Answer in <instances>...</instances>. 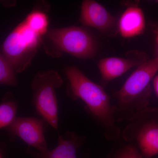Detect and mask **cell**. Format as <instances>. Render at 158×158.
I'll return each instance as SVG.
<instances>
[{
    "instance_id": "12",
    "label": "cell",
    "mask_w": 158,
    "mask_h": 158,
    "mask_svg": "<svg viewBox=\"0 0 158 158\" xmlns=\"http://www.w3.org/2000/svg\"><path fill=\"white\" fill-rule=\"evenodd\" d=\"M17 102L10 94H6L0 104V129L6 128L15 120Z\"/></svg>"
},
{
    "instance_id": "15",
    "label": "cell",
    "mask_w": 158,
    "mask_h": 158,
    "mask_svg": "<svg viewBox=\"0 0 158 158\" xmlns=\"http://www.w3.org/2000/svg\"><path fill=\"white\" fill-rule=\"evenodd\" d=\"M116 158H143L135 148L127 146L120 151Z\"/></svg>"
},
{
    "instance_id": "9",
    "label": "cell",
    "mask_w": 158,
    "mask_h": 158,
    "mask_svg": "<svg viewBox=\"0 0 158 158\" xmlns=\"http://www.w3.org/2000/svg\"><path fill=\"white\" fill-rule=\"evenodd\" d=\"M145 61L137 58L108 57L100 60L98 66L103 80L110 81L121 76L133 67L139 66Z\"/></svg>"
},
{
    "instance_id": "18",
    "label": "cell",
    "mask_w": 158,
    "mask_h": 158,
    "mask_svg": "<svg viewBox=\"0 0 158 158\" xmlns=\"http://www.w3.org/2000/svg\"><path fill=\"white\" fill-rule=\"evenodd\" d=\"M0 158H3L2 156V154H1V152H0Z\"/></svg>"
},
{
    "instance_id": "3",
    "label": "cell",
    "mask_w": 158,
    "mask_h": 158,
    "mask_svg": "<svg viewBox=\"0 0 158 158\" xmlns=\"http://www.w3.org/2000/svg\"><path fill=\"white\" fill-rule=\"evenodd\" d=\"M62 83L59 74L53 70L38 72L31 83L33 103L37 113L56 129L58 127V106L56 89Z\"/></svg>"
},
{
    "instance_id": "7",
    "label": "cell",
    "mask_w": 158,
    "mask_h": 158,
    "mask_svg": "<svg viewBox=\"0 0 158 158\" xmlns=\"http://www.w3.org/2000/svg\"><path fill=\"white\" fill-rule=\"evenodd\" d=\"M81 22L104 33L111 32L116 25V17L95 1H83L81 7Z\"/></svg>"
},
{
    "instance_id": "1",
    "label": "cell",
    "mask_w": 158,
    "mask_h": 158,
    "mask_svg": "<svg viewBox=\"0 0 158 158\" xmlns=\"http://www.w3.org/2000/svg\"><path fill=\"white\" fill-rule=\"evenodd\" d=\"M69 80L68 93L75 99L80 98L90 113L106 127L117 131L114 124L115 108L101 86L88 78L79 69L70 66L65 69Z\"/></svg>"
},
{
    "instance_id": "10",
    "label": "cell",
    "mask_w": 158,
    "mask_h": 158,
    "mask_svg": "<svg viewBox=\"0 0 158 158\" xmlns=\"http://www.w3.org/2000/svg\"><path fill=\"white\" fill-rule=\"evenodd\" d=\"M145 27L144 13L137 6H131L126 9L118 21V31L124 38H131L142 34Z\"/></svg>"
},
{
    "instance_id": "4",
    "label": "cell",
    "mask_w": 158,
    "mask_h": 158,
    "mask_svg": "<svg viewBox=\"0 0 158 158\" xmlns=\"http://www.w3.org/2000/svg\"><path fill=\"white\" fill-rule=\"evenodd\" d=\"M158 71V57L145 61L138 66L116 94L119 105L124 109L141 110V100Z\"/></svg>"
},
{
    "instance_id": "2",
    "label": "cell",
    "mask_w": 158,
    "mask_h": 158,
    "mask_svg": "<svg viewBox=\"0 0 158 158\" xmlns=\"http://www.w3.org/2000/svg\"><path fill=\"white\" fill-rule=\"evenodd\" d=\"M41 37L24 20L6 37L3 43L2 54L15 73L22 71L31 63Z\"/></svg>"
},
{
    "instance_id": "11",
    "label": "cell",
    "mask_w": 158,
    "mask_h": 158,
    "mask_svg": "<svg viewBox=\"0 0 158 158\" xmlns=\"http://www.w3.org/2000/svg\"><path fill=\"white\" fill-rule=\"evenodd\" d=\"M135 137L142 155L151 158L158 154V122L154 120L142 125Z\"/></svg>"
},
{
    "instance_id": "8",
    "label": "cell",
    "mask_w": 158,
    "mask_h": 158,
    "mask_svg": "<svg viewBox=\"0 0 158 158\" xmlns=\"http://www.w3.org/2000/svg\"><path fill=\"white\" fill-rule=\"evenodd\" d=\"M84 138L71 132L59 136L56 147L43 152H36L28 149L27 152L36 158H78L77 152L84 142Z\"/></svg>"
},
{
    "instance_id": "14",
    "label": "cell",
    "mask_w": 158,
    "mask_h": 158,
    "mask_svg": "<svg viewBox=\"0 0 158 158\" xmlns=\"http://www.w3.org/2000/svg\"><path fill=\"white\" fill-rule=\"evenodd\" d=\"M15 74L4 55L0 52V84L15 86L17 80Z\"/></svg>"
},
{
    "instance_id": "6",
    "label": "cell",
    "mask_w": 158,
    "mask_h": 158,
    "mask_svg": "<svg viewBox=\"0 0 158 158\" xmlns=\"http://www.w3.org/2000/svg\"><path fill=\"white\" fill-rule=\"evenodd\" d=\"M6 129L11 135L19 137L39 152L47 150L44 135V125L42 119L34 117L16 118Z\"/></svg>"
},
{
    "instance_id": "17",
    "label": "cell",
    "mask_w": 158,
    "mask_h": 158,
    "mask_svg": "<svg viewBox=\"0 0 158 158\" xmlns=\"http://www.w3.org/2000/svg\"><path fill=\"white\" fill-rule=\"evenodd\" d=\"M156 34H157V36H156L157 41L158 44V28L157 29V30Z\"/></svg>"
},
{
    "instance_id": "5",
    "label": "cell",
    "mask_w": 158,
    "mask_h": 158,
    "mask_svg": "<svg viewBox=\"0 0 158 158\" xmlns=\"http://www.w3.org/2000/svg\"><path fill=\"white\" fill-rule=\"evenodd\" d=\"M48 37L59 50L81 59L93 58L96 52L94 38L83 28L70 27L52 29Z\"/></svg>"
},
{
    "instance_id": "13",
    "label": "cell",
    "mask_w": 158,
    "mask_h": 158,
    "mask_svg": "<svg viewBox=\"0 0 158 158\" xmlns=\"http://www.w3.org/2000/svg\"><path fill=\"white\" fill-rule=\"evenodd\" d=\"M24 21L29 27L40 36L46 33L48 25V18L42 11H35L31 12Z\"/></svg>"
},
{
    "instance_id": "16",
    "label": "cell",
    "mask_w": 158,
    "mask_h": 158,
    "mask_svg": "<svg viewBox=\"0 0 158 158\" xmlns=\"http://www.w3.org/2000/svg\"><path fill=\"white\" fill-rule=\"evenodd\" d=\"M153 85L155 92L158 97V75L154 78Z\"/></svg>"
}]
</instances>
